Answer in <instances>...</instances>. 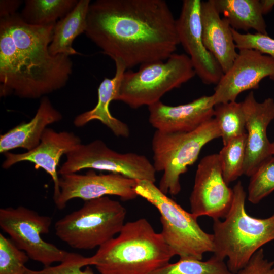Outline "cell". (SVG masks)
Instances as JSON below:
<instances>
[{
	"instance_id": "19",
	"label": "cell",
	"mask_w": 274,
	"mask_h": 274,
	"mask_svg": "<svg viewBox=\"0 0 274 274\" xmlns=\"http://www.w3.org/2000/svg\"><path fill=\"white\" fill-rule=\"evenodd\" d=\"M61 113L52 105L47 96H43L35 116L28 122L22 123L0 136V152L22 148L30 151L40 143L47 126L60 121Z\"/></svg>"
},
{
	"instance_id": "8",
	"label": "cell",
	"mask_w": 274,
	"mask_h": 274,
	"mask_svg": "<svg viewBox=\"0 0 274 274\" xmlns=\"http://www.w3.org/2000/svg\"><path fill=\"white\" fill-rule=\"evenodd\" d=\"M196 75L190 58L172 54L165 61L145 63L136 72L125 71L115 100L132 109L148 107L160 101L170 90L180 87Z\"/></svg>"
},
{
	"instance_id": "31",
	"label": "cell",
	"mask_w": 274,
	"mask_h": 274,
	"mask_svg": "<svg viewBox=\"0 0 274 274\" xmlns=\"http://www.w3.org/2000/svg\"><path fill=\"white\" fill-rule=\"evenodd\" d=\"M236 274H274V260L265 256L262 248L258 250L248 264Z\"/></svg>"
},
{
	"instance_id": "14",
	"label": "cell",
	"mask_w": 274,
	"mask_h": 274,
	"mask_svg": "<svg viewBox=\"0 0 274 274\" xmlns=\"http://www.w3.org/2000/svg\"><path fill=\"white\" fill-rule=\"evenodd\" d=\"M200 0L183 1L176 27L180 44L194 70L205 84L216 85L224 73L218 62L205 47L202 37Z\"/></svg>"
},
{
	"instance_id": "25",
	"label": "cell",
	"mask_w": 274,
	"mask_h": 274,
	"mask_svg": "<svg viewBox=\"0 0 274 274\" xmlns=\"http://www.w3.org/2000/svg\"><path fill=\"white\" fill-rule=\"evenodd\" d=\"M247 145V134L230 140L218 153L223 178L228 185L244 175Z\"/></svg>"
},
{
	"instance_id": "33",
	"label": "cell",
	"mask_w": 274,
	"mask_h": 274,
	"mask_svg": "<svg viewBox=\"0 0 274 274\" xmlns=\"http://www.w3.org/2000/svg\"><path fill=\"white\" fill-rule=\"evenodd\" d=\"M260 3L263 15L270 12L274 7V0H261Z\"/></svg>"
},
{
	"instance_id": "9",
	"label": "cell",
	"mask_w": 274,
	"mask_h": 274,
	"mask_svg": "<svg viewBox=\"0 0 274 274\" xmlns=\"http://www.w3.org/2000/svg\"><path fill=\"white\" fill-rule=\"evenodd\" d=\"M66 157L58 171L61 176L87 168L120 174L135 180L153 183L156 180V171L146 156L132 152H117L100 140L79 144Z\"/></svg>"
},
{
	"instance_id": "5",
	"label": "cell",
	"mask_w": 274,
	"mask_h": 274,
	"mask_svg": "<svg viewBox=\"0 0 274 274\" xmlns=\"http://www.w3.org/2000/svg\"><path fill=\"white\" fill-rule=\"evenodd\" d=\"M221 138L214 118L188 132H167L156 130L151 141L153 166L156 172H163L159 183L164 194L177 195L181 190L180 176L197 159L203 147Z\"/></svg>"
},
{
	"instance_id": "32",
	"label": "cell",
	"mask_w": 274,
	"mask_h": 274,
	"mask_svg": "<svg viewBox=\"0 0 274 274\" xmlns=\"http://www.w3.org/2000/svg\"><path fill=\"white\" fill-rule=\"evenodd\" d=\"M22 3L20 0H1L0 18L11 16L16 13V11Z\"/></svg>"
},
{
	"instance_id": "4",
	"label": "cell",
	"mask_w": 274,
	"mask_h": 274,
	"mask_svg": "<svg viewBox=\"0 0 274 274\" xmlns=\"http://www.w3.org/2000/svg\"><path fill=\"white\" fill-rule=\"evenodd\" d=\"M231 208L224 219L213 220V254L236 274L264 245L274 240V213L266 218L250 216L245 209L246 192L241 181L233 188Z\"/></svg>"
},
{
	"instance_id": "26",
	"label": "cell",
	"mask_w": 274,
	"mask_h": 274,
	"mask_svg": "<svg viewBox=\"0 0 274 274\" xmlns=\"http://www.w3.org/2000/svg\"><path fill=\"white\" fill-rule=\"evenodd\" d=\"M151 274H235L228 268L224 260L215 255L205 261L192 259H179L168 263Z\"/></svg>"
},
{
	"instance_id": "28",
	"label": "cell",
	"mask_w": 274,
	"mask_h": 274,
	"mask_svg": "<svg viewBox=\"0 0 274 274\" xmlns=\"http://www.w3.org/2000/svg\"><path fill=\"white\" fill-rule=\"evenodd\" d=\"M29 258L10 238L0 234V274H26Z\"/></svg>"
},
{
	"instance_id": "12",
	"label": "cell",
	"mask_w": 274,
	"mask_h": 274,
	"mask_svg": "<svg viewBox=\"0 0 274 274\" xmlns=\"http://www.w3.org/2000/svg\"><path fill=\"white\" fill-rule=\"evenodd\" d=\"M136 184V180L121 174H97L93 169L84 175H61L59 181L60 195L54 203L62 210L74 198L87 201L115 195L123 200H133L139 196L135 190Z\"/></svg>"
},
{
	"instance_id": "22",
	"label": "cell",
	"mask_w": 274,
	"mask_h": 274,
	"mask_svg": "<svg viewBox=\"0 0 274 274\" xmlns=\"http://www.w3.org/2000/svg\"><path fill=\"white\" fill-rule=\"evenodd\" d=\"M220 14L238 31L254 29L256 32L267 34L266 24L259 0H212Z\"/></svg>"
},
{
	"instance_id": "34",
	"label": "cell",
	"mask_w": 274,
	"mask_h": 274,
	"mask_svg": "<svg viewBox=\"0 0 274 274\" xmlns=\"http://www.w3.org/2000/svg\"><path fill=\"white\" fill-rule=\"evenodd\" d=\"M272 154L274 155V142L271 143Z\"/></svg>"
},
{
	"instance_id": "2",
	"label": "cell",
	"mask_w": 274,
	"mask_h": 274,
	"mask_svg": "<svg viewBox=\"0 0 274 274\" xmlns=\"http://www.w3.org/2000/svg\"><path fill=\"white\" fill-rule=\"evenodd\" d=\"M55 24L29 25L18 13L0 18L1 96L38 98L66 85L72 61L49 50Z\"/></svg>"
},
{
	"instance_id": "18",
	"label": "cell",
	"mask_w": 274,
	"mask_h": 274,
	"mask_svg": "<svg viewBox=\"0 0 274 274\" xmlns=\"http://www.w3.org/2000/svg\"><path fill=\"white\" fill-rule=\"evenodd\" d=\"M200 19L204 45L225 73L238 54L232 28L228 21L220 16L212 0L201 2Z\"/></svg>"
},
{
	"instance_id": "16",
	"label": "cell",
	"mask_w": 274,
	"mask_h": 274,
	"mask_svg": "<svg viewBox=\"0 0 274 274\" xmlns=\"http://www.w3.org/2000/svg\"><path fill=\"white\" fill-rule=\"evenodd\" d=\"M81 143L80 138L73 132H57L47 128L40 144L33 149L23 153L15 154L9 152L4 153L5 159L2 163V167L8 169L17 163L28 161L35 164L36 169L43 168L53 180V200L55 201L60 193L59 177L57 170L60 158Z\"/></svg>"
},
{
	"instance_id": "13",
	"label": "cell",
	"mask_w": 274,
	"mask_h": 274,
	"mask_svg": "<svg viewBox=\"0 0 274 274\" xmlns=\"http://www.w3.org/2000/svg\"><path fill=\"white\" fill-rule=\"evenodd\" d=\"M265 78L274 80V58L252 49H242L224 73L212 94L215 106L236 101L239 94L259 88Z\"/></svg>"
},
{
	"instance_id": "1",
	"label": "cell",
	"mask_w": 274,
	"mask_h": 274,
	"mask_svg": "<svg viewBox=\"0 0 274 274\" xmlns=\"http://www.w3.org/2000/svg\"><path fill=\"white\" fill-rule=\"evenodd\" d=\"M85 33L126 69L165 61L180 44L164 0H96L89 5Z\"/></svg>"
},
{
	"instance_id": "30",
	"label": "cell",
	"mask_w": 274,
	"mask_h": 274,
	"mask_svg": "<svg viewBox=\"0 0 274 274\" xmlns=\"http://www.w3.org/2000/svg\"><path fill=\"white\" fill-rule=\"evenodd\" d=\"M85 257L76 253L68 252L64 259L58 265L44 267L42 270H34L25 268L26 274H94L87 266L84 270Z\"/></svg>"
},
{
	"instance_id": "21",
	"label": "cell",
	"mask_w": 274,
	"mask_h": 274,
	"mask_svg": "<svg viewBox=\"0 0 274 274\" xmlns=\"http://www.w3.org/2000/svg\"><path fill=\"white\" fill-rule=\"evenodd\" d=\"M90 3V0L78 1L74 8L55 23L49 47L51 54L70 56L78 54L72 44L78 36L85 32Z\"/></svg>"
},
{
	"instance_id": "7",
	"label": "cell",
	"mask_w": 274,
	"mask_h": 274,
	"mask_svg": "<svg viewBox=\"0 0 274 274\" xmlns=\"http://www.w3.org/2000/svg\"><path fill=\"white\" fill-rule=\"evenodd\" d=\"M126 215L125 207L108 196L85 201L80 209L56 222L55 234L73 249H92L119 233Z\"/></svg>"
},
{
	"instance_id": "20",
	"label": "cell",
	"mask_w": 274,
	"mask_h": 274,
	"mask_svg": "<svg viewBox=\"0 0 274 274\" xmlns=\"http://www.w3.org/2000/svg\"><path fill=\"white\" fill-rule=\"evenodd\" d=\"M116 71L112 78H105L98 88V101L91 110L77 116L74 124L77 127H82L90 121L98 120L109 128L117 136L128 138L130 129L126 123L114 117L109 110L111 101L115 100L120 83L126 68L119 60L114 61Z\"/></svg>"
},
{
	"instance_id": "11",
	"label": "cell",
	"mask_w": 274,
	"mask_h": 274,
	"mask_svg": "<svg viewBox=\"0 0 274 274\" xmlns=\"http://www.w3.org/2000/svg\"><path fill=\"white\" fill-rule=\"evenodd\" d=\"M233 189L225 182L218 154L204 156L196 171L189 197L191 213L196 217L224 218L233 200Z\"/></svg>"
},
{
	"instance_id": "15",
	"label": "cell",
	"mask_w": 274,
	"mask_h": 274,
	"mask_svg": "<svg viewBox=\"0 0 274 274\" xmlns=\"http://www.w3.org/2000/svg\"><path fill=\"white\" fill-rule=\"evenodd\" d=\"M242 102L247 134L244 175L250 177L261 163L273 156L267 129L274 120V99L269 97L258 102L251 91Z\"/></svg>"
},
{
	"instance_id": "23",
	"label": "cell",
	"mask_w": 274,
	"mask_h": 274,
	"mask_svg": "<svg viewBox=\"0 0 274 274\" xmlns=\"http://www.w3.org/2000/svg\"><path fill=\"white\" fill-rule=\"evenodd\" d=\"M78 2L77 0H26L21 12V19L33 26L55 24L71 12Z\"/></svg>"
},
{
	"instance_id": "29",
	"label": "cell",
	"mask_w": 274,
	"mask_h": 274,
	"mask_svg": "<svg viewBox=\"0 0 274 274\" xmlns=\"http://www.w3.org/2000/svg\"><path fill=\"white\" fill-rule=\"evenodd\" d=\"M237 49H252L274 58V39L268 34L242 33L232 28Z\"/></svg>"
},
{
	"instance_id": "27",
	"label": "cell",
	"mask_w": 274,
	"mask_h": 274,
	"mask_svg": "<svg viewBox=\"0 0 274 274\" xmlns=\"http://www.w3.org/2000/svg\"><path fill=\"white\" fill-rule=\"evenodd\" d=\"M274 191V156L265 160L250 176L248 199L257 204Z\"/></svg>"
},
{
	"instance_id": "10",
	"label": "cell",
	"mask_w": 274,
	"mask_h": 274,
	"mask_svg": "<svg viewBox=\"0 0 274 274\" xmlns=\"http://www.w3.org/2000/svg\"><path fill=\"white\" fill-rule=\"evenodd\" d=\"M52 218L23 206L0 209V228L29 259L44 267L62 262L68 252L45 241L42 234L49 232Z\"/></svg>"
},
{
	"instance_id": "17",
	"label": "cell",
	"mask_w": 274,
	"mask_h": 274,
	"mask_svg": "<svg viewBox=\"0 0 274 274\" xmlns=\"http://www.w3.org/2000/svg\"><path fill=\"white\" fill-rule=\"evenodd\" d=\"M148 107L149 122L157 130L167 132L193 130L214 116L212 95L176 106L159 101Z\"/></svg>"
},
{
	"instance_id": "6",
	"label": "cell",
	"mask_w": 274,
	"mask_h": 274,
	"mask_svg": "<svg viewBox=\"0 0 274 274\" xmlns=\"http://www.w3.org/2000/svg\"><path fill=\"white\" fill-rule=\"evenodd\" d=\"M139 196L154 206L160 215L161 232L164 241L180 259L202 260L203 255L213 252V235L201 229L197 219L162 192L154 183L136 180Z\"/></svg>"
},
{
	"instance_id": "24",
	"label": "cell",
	"mask_w": 274,
	"mask_h": 274,
	"mask_svg": "<svg viewBox=\"0 0 274 274\" xmlns=\"http://www.w3.org/2000/svg\"><path fill=\"white\" fill-rule=\"evenodd\" d=\"M214 116L219 126L223 145L246 133V117L242 102L234 101L215 105Z\"/></svg>"
},
{
	"instance_id": "3",
	"label": "cell",
	"mask_w": 274,
	"mask_h": 274,
	"mask_svg": "<svg viewBox=\"0 0 274 274\" xmlns=\"http://www.w3.org/2000/svg\"><path fill=\"white\" fill-rule=\"evenodd\" d=\"M175 254L145 218L125 223L116 237L85 257L100 274H151L169 263Z\"/></svg>"
}]
</instances>
